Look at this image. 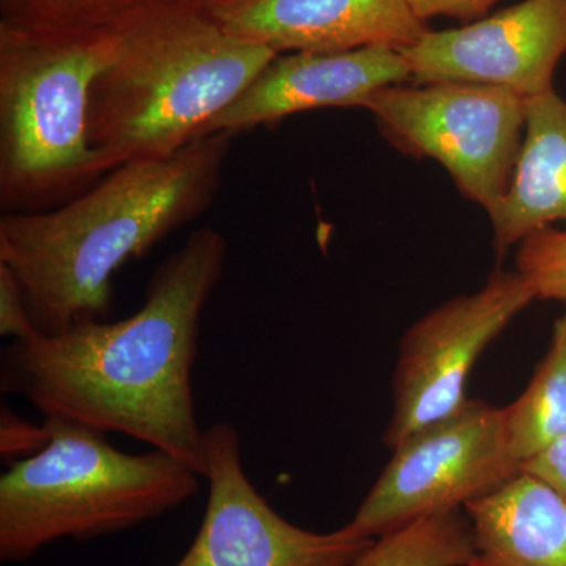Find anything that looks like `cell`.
<instances>
[{
	"mask_svg": "<svg viewBox=\"0 0 566 566\" xmlns=\"http://www.w3.org/2000/svg\"><path fill=\"white\" fill-rule=\"evenodd\" d=\"M51 441L0 476V560L22 564L61 539L91 542L172 512L200 479L163 450L132 455L106 434L44 417Z\"/></svg>",
	"mask_w": 566,
	"mask_h": 566,
	"instance_id": "4",
	"label": "cell"
},
{
	"mask_svg": "<svg viewBox=\"0 0 566 566\" xmlns=\"http://www.w3.org/2000/svg\"><path fill=\"white\" fill-rule=\"evenodd\" d=\"M208 501L189 549L170 566H352L374 545L349 524L319 532L283 520L252 485L241 461L237 428L205 430Z\"/></svg>",
	"mask_w": 566,
	"mask_h": 566,
	"instance_id": "9",
	"label": "cell"
},
{
	"mask_svg": "<svg viewBox=\"0 0 566 566\" xmlns=\"http://www.w3.org/2000/svg\"><path fill=\"white\" fill-rule=\"evenodd\" d=\"M234 137L216 133L169 158L123 164L52 210L3 212L0 263L20 281L40 334L109 314L117 271L214 202Z\"/></svg>",
	"mask_w": 566,
	"mask_h": 566,
	"instance_id": "2",
	"label": "cell"
},
{
	"mask_svg": "<svg viewBox=\"0 0 566 566\" xmlns=\"http://www.w3.org/2000/svg\"><path fill=\"white\" fill-rule=\"evenodd\" d=\"M210 17L277 54L370 46L400 51L430 31L408 0H245Z\"/></svg>",
	"mask_w": 566,
	"mask_h": 566,
	"instance_id": "12",
	"label": "cell"
},
{
	"mask_svg": "<svg viewBox=\"0 0 566 566\" xmlns=\"http://www.w3.org/2000/svg\"><path fill=\"white\" fill-rule=\"evenodd\" d=\"M408 2L417 17L424 22L444 17L469 24L485 17L499 0H408Z\"/></svg>",
	"mask_w": 566,
	"mask_h": 566,
	"instance_id": "22",
	"label": "cell"
},
{
	"mask_svg": "<svg viewBox=\"0 0 566 566\" xmlns=\"http://www.w3.org/2000/svg\"><path fill=\"white\" fill-rule=\"evenodd\" d=\"M521 471L542 480L545 485L553 488L557 494L566 499V431L538 455L524 463Z\"/></svg>",
	"mask_w": 566,
	"mask_h": 566,
	"instance_id": "21",
	"label": "cell"
},
{
	"mask_svg": "<svg viewBox=\"0 0 566 566\" xmlns=\"http://www.w3.org/2000/svg\"><path fill=\"white\" fill-rule=\"evenodd\" d=\"M504 408L468 398L452 415L420 428L364 499L354 531L378 538L436 513L460 510L520 474Z\"/></svg>",
	"mask_w": 566,
	"mask_h": 566,
	"instance_id": "7",
	"label": "cell"
},
{
	"mask_svg": "<svg viewBox=\"0 0 566 566\" xmlns=\"http://www.w3.org/2000/svg\"><path fill=\"white\" fill-rule=\"evenodd\" d=\"M39 334L20 281L0 263V335L11 342H22Z\"/></svg>",
	"mask_w": 566,
	"mask_h": 566,
	"instance_id": "20",
	"label": "cell"
},
{
	"mask_svg": "<svg viewBox=\"0 0 566 566\" xmlns=\"http://www.w3.org/2000/svg\"><path fill=\"white\" fill-rule=\"evenodd\" d=\"M472 553L471 521L450 510L378 536L352 566H468Z\"/></svg>",
	"mask_w": 566,
	"mask_h": 566,
	"instance_id": "17",
	"label": "cell"
},
{
	"mask_svg": "<svg viewBox=\"0 0 566 566\" xmlns=\"http://www.w3.org/2000/svg\"><path fill=\"white\" fill-rule=\"evenodd\" d=\"M516 271L534 290L536 301L566 305V229L545 227L517 244Z\"/></svg>",
	"mask_w": 566,
	"mask_h": 566,
	"instance_id": "18",
	"label": "cell"
},
{
	"mask_svg": "<svg viewBox=\"0 0 566 566\" xmlns=\"http://www.w3.org/2000/svg\"><path fill=\"white\" fill-rule=\"evenodd\" d=\"M51 441L46 420L36 424L17 415L9 406L0 409V457L10 464L39 455Z\"/></svg>",
	"mask_w": 566,
	"mask_h": 566,
	"instance_id": "19",
	"label": "cell"
},
{
	"mask_svg": "<svg viewBox=\"0 0 566 566\" xmlns=\"http://www.w3.org/2000/svg\"><path fill=\"white\" fill-rule=\"evenodd\" d=\"M536 301L517 271L497 268L479 292L446 301L417 319L400 342L394 371V411L385 444L455 412L482 353Z\"/></svg>",
	"mask_w": 566,
	"mask_h": 566,
	"instance_id": "8",
	"label": "cell"
},
{
	"mask_svg": "<svg viewBox=\"0 0 566 566\" xmlns=\"http://www.w3.org/2000/svg\"><path fill=\"white\" fill-rule=\"evenodd\" d=\"M406 81H411V70L394 48L279 54L243 95L205 128L202 137L271 128L294 114L322 107L365 109L379 88Z\"/></svg>",
	"mask_w": 566,
	"mask_h": 566,
	"instance_id": "11",
	"label": "cell"
},
{
	"mask_svg": "<svg viewBox=\"0 0 566 566\" xmlns=\"http://www.w3.org/2000/svg\"><path fill=\"white\" fill-rule=\"evenodd\" d=\"M245 0H0V25L48 33H114L169 11H212Z\"/></svg>",
	"mask_w": 566,
	"mask_h": 566,
	"instance_id": "15",
	"label": "cell"
},
{
	"mask_svg": "<svg viewBox=\"0 0 566 566\" xmlns=\"http://www.w3.org/2000/svg\"><path fill=\"white\" fill-rule=\"evenodd\" d=\"M226 238L193 230L151 274L139 311L92 319L54 335L11 342L0 354V389L44 417L125 434L207 471L192 370L200 319L226 270Z\"/></svg>",
	"mask_w": 566,
	"mask_h": 566,
	"instance_id": "1",
	"label": "cell"
},
{
	"mask_svg": "<svg viewBox=\"0 0 566 566\" xmlns=\"http://www.w3.org/2000/svg\"><path fill=\"white\" fill-rule=\"evenodd\" d=\"M400 52L412 84H486L531 98L554 88L566 54V0H523L461 28L430 29Z\"/></svg>",
	"mask_w": 566,
	"mask_h": 566,
	"instance_id": "10",
	"label": "cell"
},
{
	"mask_svg": "<svg viewBox=\"0 0 566 566\" xmlns=\"http://www.w3.org/2000/svg\"><path fill=\"white\" fill-rule=\"evenodd\" d=\"M114 33L117 52L93 84L88 109L104 174L202 139L279 55L199 11L153 14Z\"/></svg>",
	"mask_w": 566,
	"mask_h": 566,
	"instance_id": "3",
	"label": "cell"
},
{
	"mask_svg": "<svg viewBox=\"0 0 566 566\" xmlns=\"http://www.w3.org/2000/svg\"><path fill=\"white\" fill-rule=\"evenodd\" d=\"M365 109L395 150L441 164L488 216L504 199L526 125L520 93L465 82L395 84L375 92Z\"/></svg>",
	"mask_w": 566,
	"mask_h": 566,
	"instance_id": "6",
	"label": "cell"
},
{
	"mask_svg": "<svg viewBox=\"0 0 566 566\" xmlns=\"http://www.w3.org/2000/svg\"><path fill=\"white\" fill-rule=\"evenodd\" d=\"M506 431L521 465L566 431V308L531 382L504 408Z\"/></svg>",
	"mask_w": 566,
	"mask_h": 566,
	"instance_id": "16",
	"label": "cell"
},
{
	"mask_svg": "<svg viewBox=\"0 0 566 566\" xmlns=\"http://www.w3.org/2000/svg\"><path fill=\"white\" fill-rule=\"evenodd\" d=\"M474 535L468 566H566V499L521 471L464 506Z\"/></svg>",
	"mask_w": 566,
	"mask_h": 566,
	"instance_id": "14",
	"label": "cell"
},
{
	"mask_svg": "<svg viewBox=\"0 0 566 566\" xmlns=\"http://www.w3.org/2000/svg\"><path fill=\"white\" fill-rule=\"evenodd\" d=\"M117 33L29 32L0 25V205L46 211L104 177L88 134L93 84Z\"/></svg>",
	"mask_w": 566,
	"mask_h": 566,
	"instance_id": "5",
	"label": "cell"
},
{
	"mask_svg": "<svg viewBox=\"0 0 566 566\" xmlns=\"http://www.w3.org/2000/svg\"><path fill=\"white\" fill-rule=\"evenodd\" d=\"M488 218L497 259L536 230L556 222L566 229V102L554 88L526 98L515 174Z\"/></svg>",
	"mask_w": 566,
	"mask_h": 566,
	"instance_id": "13",
	"label": "cell"
}]
</instances>
